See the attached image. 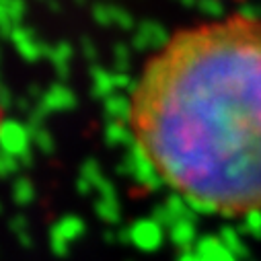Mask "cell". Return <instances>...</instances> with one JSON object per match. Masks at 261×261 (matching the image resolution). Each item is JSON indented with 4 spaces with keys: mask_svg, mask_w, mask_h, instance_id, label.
Wrapping results in <instances>:
<instances>
[{
    "mask_svg": "<svg viewBox=\"0 0 261 261\" xmlns=\"http://www.w3.org/2000/svg\"><path fill=\"white\" fill-rule=\"evenodd\" d=\"M129 125L154 175L193 208L261 212V19L171 35L134 85Z\"/></svg>",
    "mask_w": 261,
    "mask_h": 261,
    "instance_id": "1",
    "label": "cell"
},
{
    "mask_svg": "<svg viewBox=\"0 0 261 261\" xmlns=\"http://www.w3.org/2000/svg\"><path fill=\"white\" fill-rule=\"evenodd\" d=\"M0 127H3V107H0Z\"/></svg>",
    "mask_w": 261,
    "mask_h": 261,
    "instance_id": "2",
    "label": "cell"
}]
</instances>
